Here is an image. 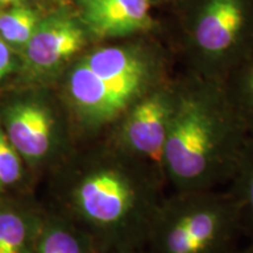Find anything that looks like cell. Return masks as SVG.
<instances>
[{
	"label": "cell",
	"instance_id": "cell-1",
	"mask_svg": "<svg viewBox=\"0 0 253 253\" xmlns=\"http://www.w3.org/2000/svg\"><path fill=\"white\" fill-rule=\"evenodd\" d=\"M86 154L72 156L62 171L61 213L93 237L102 253L144 251L167 183L150 164L112 143H88Z\"/></svg>",
	"mask_w": 253,
	"mask_h": 253
},
{
	"label": "cell",
	"instance_id": "cell-2",
	"mask_svg": "<svg viewBox=\"0 0 253 253\" xmlns=\"http://www.w3.org/2000/svg\"><path fill=\"white\" fill-rule=\"evenodd\" d=\"M175 59L161 34L91 43L53 86L77 141L103 138L135 103L175 75Z\"/></svg>",
	"mask_w": 253,
	"mask_h": 253
},
{
	"label": "cell",
	"instance_id": "cell-3",
	"mask_svg": "<svg viewBox=\"0 0 253 253\" xmlns=\"http://www.w3.org/2000/svg\"><path fill=\"white\" fill-rule=\"evenodd\" d=\"M178 99L163 155L171 191L219 189L229 184L249 140L223 82L178 75Z\"/></svg>",
	"mask_w": 253,
	"mask_h": 253
},
{
	"label": "cell",
	"instance_id": "cell-4",
	"mask_svg": "<svg viewBox=\"0 0 253 253\" xmlns=\"http://www.w3.org/2000/svg\"><path fill=\"white\" fill-rule=\"evenodd\" d=\"M171 48L184 73L223 82L253 54V0H176Z\"/></svg>",
	"mask_w": 253,
	"mask_h": 253
},
{
	"label": "cell",
	"instance_id": "cell-5",
	"mask_svg": "<svg viewBox=\"0 0 253 253\" xmlns=\"http://www.w3.org/2000/svg\"><path fill=\"white\" fill-rule=\"evenodd\" d=\"M243 236L232 196L219 189L172 191L158 207L145 253H226Z\"/></svg>",
	"mask_w": 253,
	"mask_h": 253
},
{
	"label": "cell",
	"instance_id": "cell-6",
	"mask_svg": "<svg viewBox=\"0 0 253 253\" xmlns=\"http://www.w3.org/2000/svg\"><path fill=\"white\" fill-rule=\"evenodd\" d=\"M0 126L26 166L59 168L74 153L73 126L58 94L40 87L1 110Z\"/></svg>",
	"mask_w": 253,
	"mask_h": 253
},
{
	"label": "cell",
	"instance_id": "cell-7",
	"mask_svg": "<svg viewBox=\"0 0 253 253\" xmlns=\"http://www.w3.org/2000/svg\"><path fill=\"white\" fill-rule=\"evenodd\" d=\"M96 42L73 6L60 5L42 15L21 50V73L37 88H52L71 63Z\"/></svg>",
	"mask_w": 253,
	"mask_h": 253
},
{
	"label": "cell",
	"instance_id": "cell-8",
	"mask_svg": "<svg viewBox=\"0 0 253 253\" xmlns=\"http://www.w3.org/2000/svg\"><path fill=\"white\" fill-rule=\"evenodd\" d=\"M178 87V75H173L135 103L103 137L129 156L150 164L163 177L164 148Z\"/></svg>",
	"mask_w": 253,
	"mask_h": 253
},
{
	"label": "cell",
	"instance_id": "cell-9",
	"mask_svg": "<svg viewBox=\"0 0 253 253\" xmlns=\"http://www.w3.org/2000/svg\"><path fill=\"white\" fill-rule=\"evenodd\" d=\"M73 7L95 41L160 34L148 0H74Z\"/></svg>",
	"mask_w": 253,
	"mask_h": 253
},
{
	"label": "cell",
	"instance_id": "cell-10",
	"mask_svg": "<svg viewBox=\"0 0 253 253\" xmlns=\"http://www.w3.org/2000/svg\"><path fill=\"white\" fill-rule=\"evenodd\" d=\"M32 253H102L87 231L61 212L45 213Z\"/></svg>",
	"mask_w": 253,
	"mask_h": 253
},
{
	"label": "cell",
	"instance_id": "cell-11",
	"mask_svg": "<svg viewBox=\"0 0 253 253\" xmlns=\"http://www.w3.org/2000/svg\"><path fill=\"white\" fill-rule=\"evenodd\" d=\"M45 212L28 205L0 204V253H32Z\"/></svg>",
	"mask_w": 253,
	"mask_h": 253
},
{
	"label": "cell",
	"instance_id": "cell-12",
	"mask_svg": "<svg viewBox=\"0 0 253 253\" xmlns=\"http://www.w3.org/2000/svg\"><path fill=\"white\" fill-rule=\"evenodd\" d=\"M227 191L238 209L243 236L253 244V137H249Z\"/></svg>",
	"mask_w": 253,
	"mask_h": 253
},
{
	"label": "cell",
	"instance_id": "cell-13",
	"mask_svg": "<svg viewBox=\"0 0 253 253\" xmlns=\"http://www.w3.org/2000/svg\"><path fill=\"white\" fill-rule=\"evenodd\" d=\"M223 86L249 136L253 137V54L227 75Z\"/></svg>",
	"mask_w": 253,
	"mask_h": 253
},
{
	"label": "cell",
	"instance_id": "cell-14",
	"mask_svg": "<svg viewBox=\"0 0 253 253\" xmlns=\"http://www.w3.org/2000/svg\"><path fill=\"white\" fill-rule=\"evenodd\" d=\"M42 15L28 4L7 7L0 13V39L15 52H21L36 32Z\"/></svg>",
	"mask_w": 253,
	"mask_h": 253
},
{
	"label": "cell",
	"instance_id": "cell-15",
	"mask_svg": "<svg viewBox=\"0 0 253 253\" xmlns=\"http://www.w3.org/2000/svg\"><path fill=\"white\" fill-rule=\"evenodd\" d=\"M25 162L0 126V186L5 190L23 179Z\"/></svg>",
	"mask_w": 253,
	"mask_h": 253
},
{
	"label": "cell",
	"instance_id": "cell-16",
	"mask_svg": "<svg viewBox=\"0 0 253 253\" xmlns=\"http://www.w3.org/2000/svg\"><path fill=\"white\" fill-rule=\"evenodd\" d=\"M18 66L15 50L0 39V81L12 74L18 68Z\"/></svg>",
	"mask_w": 253,
	"mask_h": 253
},
{
	"label": "cell",
	"instance_id": "cell-17",
	"mask_svg": "<svg viewBox=\"0 0 253 253\" xmlns=\"http://www.w3.org/2000/svg\"><path fill=\"white\" fill-rule=\"evenodd\" d=\"M20 4H28V0H0V7H11Z\"/></svg>",
	"mask_w": 253,
	"mask_h": 253
},
{
	"label": "cell",
	"instance_id": "cell-18",
	"mask_svg": "<svg viewBox=\"0 0 253 253\" xmlns=\"http://www.w3.org/2000/svg\"><path fill=\"white\" fill-rule=\"evenodd\" d=\"M226 253H253V244L252 243H250V244L248 246H245V248H239V246H236V248L230 250V251Z\"/></svg>",
	"mask_w": 253,
	"mask_h": 253
},
{
	"label": "cell",
	"instance_id": "cell-19",
	"mask_svg": "<svg viewBox=\"0 0 253 253\" xmlns=\"http://www.w3.org/2000/svg\"><path fill=\"white\" fill-rule=\"evenodd\" d=\"M149 4L153 7H158V6H167V5H172L176 0H148Z\"/></svg>",
	"mask_w": 253,
	"mask_h": 253
},
{
	"label": "cell",
	"instance_id": "cell-20",
	"mask_svg": "<svg viewBox=\"0 0 253 253\" xmlns=\"http://www.w3.org/2000/svg\"><path fill=\"white\" fill-rule=\"evenodd\" d=\"M115 253H145L144 251H128V252H115Z\"/></svg>",
	"mask_w": 253,
	"mask_h": 253
},
{
	"label": "cell",
	"instance_id": "cell-21",
	"mask_svg": "<svg viewBox=\"0 0 253 253\" xmlns=\"http://www.w3.org/2000/svg\"><path fill=\"white\" fill-rule=\"evenodd\" d=\"M0 191H2V189H1V186H0Z\"/></svg>",
	"mask_w": 253,
	"mask_h": 253
}]
</instances>
